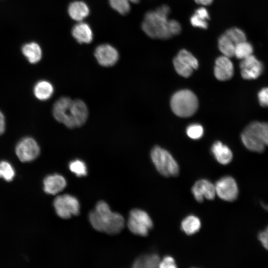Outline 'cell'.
<instances>
[{
  "label": "cell",
  "mask_w": 268,
  "mask_h": 268,
  "mask_svg": "<svg viewBox=\"0 0 268 268\" xmlns=\"http://www.w3.org/2000/svg\"><path fill=\"white\" fill-rule=\"evenodd\" d=\"M53 205L57 215L63 219L69 218L79 213L80 204L78 200L69 194L57 196Z\"/></svg>",
  "instance_id": "8"
},
{
  "label": "cell",
  "mask_w": 268,
  "mask_h": 268,
  "mask_svg": "<svg viewBox=\"0 0 268 268\" xmlns=\"http://www.w3.org/2000/svg\"><path fill=\"white\" fill-rule=\"evenodd\" d=\"M44 190L48 194L55 195L62 191L67 186V181L63 176L55 174L45 178Z\"/></svg>",
  "instance_id": "15"
},
{
  "label": "cell",
  "mask_w": 268,
  "mask_h": 268,
  "mask_svg": "<svg viewBox=\"0 0 268 268\" xmlns=\"http://www.w3.org/2000/svg\"><path fill=\"white\" fill-rule=\"evenodd\" d=\"M129 229L134 234L146 236L153 227V222L148 214L138 208L132 209L127 222Z\"/></svg>",
  "instance_id": "7"
},
{
  "label": "cell",
  "mask_w": 268,
  "mask_h": 268,
  "mask_svg": "<svg viewBox=\"0 0 268 268\" xmlns=\"http://www.w3.org/2000/svg\"><path fill=\"white\" fill-rule=\"evenodd\" d=\"M241 75L247 80L255 79L262 73L263 65L255 56L252 55L241 61L240 63Z\"/></svg>",
  "instance_id": "11"
},
{
  "label": "cell",
  "mask_w": 268,
  "mask_h": 268,
  "mask_svg": "<svg viewBox=\"0 0 268 268\" xmlns=\"http://www.w3.org/2000/svg\"><path fill=\"white\" fill-rule=\"evenodd\" d=\"M53 114L55 119L67 128L73 129L82 126L86 121L88 112L85 103L80 99L72 100L63 97L55 103Z\"/></svg>",
  "instance_id": "1"
},
{
  "label": "cell",
  "mask_w": 268,
  "mask_h": 268,
  "mask_svg": "<svg viewBox=\"0 0 268 268\" xmlns=\"http://www.w3.org/2000/svg\"><path fill=\"white\" fill-rule=\"evenodd\" d=\"M173 63L175 69L180 75L184 77H189L192 75L194 69L177 56L174 57Z\"/></svg>",
  "instance_id": "25"
},
{
  "label": "cell",
  "mask_w": 268,
  "mask_h": 268,
  "mask_svg": "<svg viewBox=\"0 0 268 268\" xmlns=\"http://www.w3.org/2000/svg\"><path fill=\"white\" fill-rule=\"evenodd\" d=\"M234 72V66L230 58L225 56L218 57L215 60L214 73L219 80L225 81L231 79Z\"/></svg>",
  "instance_id": "14"
},
{
  "label": "cell",
  "mask_w": 268,
  "mask_h": 268,
  "mask_svg": "<svg viewBox=\"0 0 268 268\" xmlns=\"http://www.w3.org/2000/svg\"><path fill=\"white\" fill-rule=\"evenodd\" d=\"M160 260L156 254H147L137 258L134 262V268H155L159 267Z\"/></svg>",
  "instance_id": "21"
},
{
  "label": "cell",
  "mask_w": 268,
  "mask_h": 268,
  "mask_svg": "<svg viewBox=\"0 0 268 268\" xmlns=\"http://www.w3.org/2000/svg\"><path fill=\"white\" fill-rule=\"evenodd\" d=\"M201 222L198 217L191 214L184 218L181 224L182 231L188 235L194 234L199 231Z\"/></svg>",
  "instance_id": "22"
},
{
  "label": "cell",
  "mask_w": 268,
  "mask_h": 268,
  "mask_svg": "<svg viewBox=\"0 0 268 268\" xmlns=\"http://www.w3.org/2000/svg\"><path fill=\"white\" fill-rule=\"evenodd\" d=\"M197 15L200 16V17L208 20L210 19L209 13L207 11V10L203 7H201L200 8H197L194 12Z\"/></svg>",
  "instance_id": "37"
},
{
  "label": "cell",
  "mask_w": 268,
  "mask_h": 268,
  "mask_svg": "<svg viewBox=\"0 0 268 268\" xmlns=\"http://www.w3.org/2000/svg\"><path fill=\"white\" fill-rule=\"evenodd\" d=\"M151 158L158 172L165 177L176 176L179 172L177 162L167 150L155 146L151 152Z\"/></svg>",
  "instance_id": "5"
},
{
  "label": "cell",
  "mask_w": 268,
  "mask_h": 268,
  "mask_svg": "<svg viewBox=\"0 0 268 268\" xmlns=\"http://www.w3.org/2000/svg\"><path fill=\"white\" fill-rule=\"evenodd\" d=\"M245 146L249 150L261 153L265 150L262 122L254 121L248 125L241 134Z\"/></svg>",
  "instance_id": "6"
},
{
  "label": "cell",
  "mask_w": 268,
  "mask_h": 268,
  "mask_svg": "<svg viewBox=\"0 0 268 268\" xmlns=\"http://www.w3.org/2000/svg\"><path fill=\"white\" fill-rule=\"evenodd\" d=\"M252 45L246 41L235 44L234 56L239 59L243 60L253 55Z\"/></svg>",
  "instance_id": "24"
},
{
  "label": "cell",
  "mask_w": 268,
  "mask_h": 268,
  "mask_svg": "<svg viewBox=\"0 0 268 268\" xmlns=\"http://www.w3.org/2000/svg\"><path fill=\"white\" fill-rule=\"evenodd\" d=\"M130 2L134 3H137L139 2L140 0H129Z\"/></svg>",
  "instance_id": "43"
},
{
  "label": "cell",
  "mask_w": 268,
  "mask_h": 268,
  "mask_svg": "<svg viewBox=\"0 0 268 268\" xmlns=\"http://www.w3.org/2000/svg\"><path fill=\"white\" fill-rule=\"evenodd\" d=\"M94 55L100 65L107 67L114 65L119 57L118 51L108 44L99 45L95 50Z\"/></svg>",
  "instance_id": "12"
},
{
  "label": "cell",
  "mask_w": 268,
  "mask_h": 268,
  "mask_svg": "<svg viewBox=\"0 0 268 268\" xmlns=\"http://www.w3.org/2000/svg\"><path fill=\"white\" fill-rule=\"evenodd\" d=\"M195 1L201 5H209L212 3L213 0H194Z\"/></svg>",
  "instance_id": "41"
},
{
  "label": "cell",
  "mask_w": 268,
  "mask_h": 268,
  "mask_svg": "<svg viewBox=\"0 0 268 268\" xmlns=\"http://www.w3.org/2000/svg\"><path fill=\"white\" fill-rule=\"evenodd\" d=\"M178 58L187 63L194 69L198 68L199 63L196 58L189 51L182 49L179 51L177 56Z\"/></svg>",
  "instance_id": "26"
},
{
  "label": "cell",
  "mask_w": 268,
  "mask_h": 268,
  "mask_svg": "<svg viewBox=\"0 0 268 268\" xmlns=\"http://www.w3.org/2000/svg\"><path fill=\"white\" fill-rule=\"evenodd\" d=\"M14 175V170L9 162L6 161L0 162V178H2L6 181H10Z\"/></svg>",
  "instance_id": "28"
},
{
  "label": "cell",
  "mask_w": 268,
  "mask_h": 268,
  "mask_svg": "<svg viewBox=\"0 0 268 268\" xmlns=\"http://www.w3.org/2000/svg\"><path fill=\"white\" fill-rule=\"evenodd\" d=\"M171 107L173 113L180 117H189L198 108V100L196 95L187 89L176 92L172 97Z\"/></svg>",
  "instance_id": "4"
},
{
  "label": "cell",
  "mask_w": 268,
  "mask_h": 268,
  "mask_svg": "<svg viewBox=\"0 0 268 268\" xmlns=\"http://www.w3.org/2000/svg\"><path fill=\"white\" fill-rule=\"evenodd\" d=\"M186 132L189 137L194 139H198L202 136L203 129L201 125L194 124L188 126Z\"/></svg>",
  "instance_id": "31"
},
{
  "label": "cell",
  "mask_w": 268,
  "mask_h": 268,
  "mask_svg": "<svg viewBox=\"0 0 268 268\" xmlns=\"http://www.w3.org/2000/svg\"><path fill=\"white\" fill-rule=\"evenodd\" d=\"M22 52L31 64H36L42 58L41 48L39 45L35 42H31L23 45L22 48Z\"/></svg>",
  "instance_id": "19"
},
{
  "label": "cell",
  "mask_w": 268,
  "mask_h": 268,
  "mask_svg": "<svg viewBox=\"0 0 268 268\" xmlns=\"http://www.w3.org/2000/svg\"><path fill=\"white\" fill-rule=\"evenodd\" d=\"M68 13L72 19L80 22L88 15L89 9L85 2L74 1L69 4Z\"/></svg>",
  "instance_id": "18"
},
{
  "label": "cell",
  "mask_w": 268,
  "mask_h": 268,
  "mask_svg": "<svg viewBox=\"0 0 268 268\" xmlns=\"http://www.w3.org/2000/svg\"><path fill=\"white\" fill-rule=\"evenodd\" d=\"M168 16L156 10H150L145 13L141 27L149 37L165 40L172 37L168 29Z\"/></svg>",
  "instance_id": "3"
},
{
  "label": "cell",
  "mask_w": 268,
  "mask_h": 268,
  "mask_svg": "<svg viewBox=\"0 0 268 268\" xmlns=\"http://www.w3.org/2000/svg\"><path fill=\"white\" fill-rule=\"evenodd\" d=\"M168 26L171 36L179 34L182 30L180 23L176 20H168Z\"/></svg>",
  "instance_id": "33"
},
{
  "label": "cell",
  "mask_w": 268,
  "mask_h": 268,
  "mask_svg": "<svg viewBox=\"0 0 268 268\" xmlns=\"http://www.w3.org/2000/svg\"><path fill=\"white\" fill-rule=\"evenodd\" d=\"M191 191L195 200L199 202H202L204 199L212 200L216 195L214 185L206 179L198 180Z\"/></svg>",
  "instance_id": "13"
},
{
  "label": "cell",
  "mask_w": 268,
  "mask_h": 268,
  "mask_svg": "<svg viewBox=\"0 0 268 268\" xmlns=\"http://www.w3.org/2000/svg\"><path fill=\"white\" fill-rule=\"evenodd\" d=\"M159 268H175L177 265L174 258L170 256H166L160 261Z\"/></svg>",
  "instance_id": "35"
},
{
  "label": "cell",
  "mask_w": 268,
  "mask_h": 268,
  "mask_svg": "<svg viewBox=\"0 0 268 268\" xmlns=\"http://www.w3.org/2000/svg\"><path fill=\"white\" fill-rule=\"evenodd\" d=\"M211 152L216 160L223 165L229 164L233 158V154L230 149L219 141L213 143Z\"/></svg>",
  "instance_id": "17"
},
{
  "label": "cell",
  "mask_w": 268,
  "mask_h": 268,
  "mask_svg": "<svg viewBox=\"0 0 268 268\" xmlns=\"http://www.w3.org/2000/svg\"><path fill=\"white\" fill-rule=\"evenodd\" d=\"M71 33L74 39L79 43L88 44L92 41L93 33L89 25L79 22L74 25Z\"/></svg>",
  "instance_id": "16"
},
{
  "label": "cell",
  "mask_w": 268,
  "mask_h": 268,
  "mask_svg": "<svg viewBox=\"0 0 268 268\" xmlns=\"http://www.w3.org/2000/svg\"><path fill=\"white\" fill-rule=\"evenodd\" d=\"M54 91L52 84L46 80H40L34 85L33 93L38 99L42 101L50 98Z\"/></svg>",
  "instance_id": "20"
},
{
  "label": "cell",
  "mask_w": 268,
  "mask_h": 268,
  "mask_svg": "<svg viewBox=\"0 0 268 268\" xmlns=\"http://www.w3.org/2000/svg\"><path fill=\"white\" fill-rule=\"evenodd\" d=\"M5 127V118L2 113L0 111V135L4 133Z\"/></svg>",
  "instance_id": "40"
},
{
  "label": "cell",
  "mask_w": 268,
  "mask_h": 268,
  "mask_svg": "<svg viewBox=\"0 0 268 268\" xmlns=\"http://www.w3.org/2000/svg\"><path fill=\"white\" fill-rule=\"evenodd\" d=\"M262 205L263 206V208L265 209L266 210L268 211V205H266L263 203H262Z\"/></svg>",
  "instance_id": "42"
},
{
  "label": "cell",
  "mask_w": 268,
  "mask_h": 268,
  "mask_svg": "<svg viewBox=\"0 0 268 268\" xmlns=\"http://www.w3.org/2000/svg\"><path fill=\"white\" fill-rule=\"evenodd\" d=\"M225 34L235 44L246 41L245 33L238 28H231L227 30Z\"/></svg>",
  "instance_id": "27"
},
{
  "label": "cell",
  "mask_w": 268,
  "mask_h": 268,
  "mask_svg": "<svg viewBox=\"0 0 268 268\" xmlns=\"http://www.w3.org/2000/svg\"><path fill=\"white\" fill-rule=\"evenodd\" d=\"M235 46V44L225 33L219 37L218 47L224 56L229 58L234 56Z\"/></svg>",
  "instance_id": "23"
},
{
  "label": "cell",
  "mask_w": 268,
  "mask_h": 268,
  "mask_svg": "<svg viewBox=\"0 0 268 268\" xmlns=\"http://www.w3.org/2000/svg\"><path fill=\"white\" fill-rule=\"evenodd\" d=\"M69 170L77 177L86 176L87 173V167L84 162L80 160H75L69 164Z\"/></svg>",
  "instance_id": "30"
},
{
  "label": "cell",
  "mask_w": 268,
  "mask_h": 268,
  "mask_svg": "<svg viewBox=\"0 0 268 268\" xmlns=\"http://www.w3.org/2000/svg\"><path fill=\"white\" fill-rule=\"evenodd\" d=\"M216 194L222 200L232 201L238 195V188L236 182L231 176H224L218 180L214 185Z\"/></svg>",
  "instance_id": "10"
},
{
  "label": "cell",
  "mask_w": 268,
  "mask_h": 268,
  "mask_svg": "<svg viewBox=\"0 0 268 268\" xmlns=\"http://www.w3.org/2000/svg\"><path fill=\"white\" fill-rule=\"evenodd\" d=\"M263 247L268 251V233L265 230L260 232L258 236Z\"/></svg>",
  "instance_id": "36"
},
{
  "label": "cell",
  "mask_w": 268,
  "mask_h": 268,
  "mask_svg": "<svg viewBox=\"0 0 268 268\" xmlns=\"http://www.w3.org/2000/svg\"><path fill=\"white\" fill-rule=\"evenodd\" d=\"M260 104L264 107H268V87L261 89L258 94Z\"/></svg>",
  "instance_id": "34"
},
{
  "label": "cell",
  "mask_w": 268,
  "mask_h": 268,
  "mask_svg": "<svg viewBox=\"0 0 268 268\" xmlns=\"http://www.w3.org/2000/svg\"><path fill=\"white\" fill-rule=\"evenodd\" d=\"M40 152V149L38 143L31 137H23L15 147L16 154L22 162L34 160L39 155Z\"/></svg>",
  "instance_id": "9"
},
{
  "label": "cell",
  "mask_w": 268,
  "mask_h": 268,
  "mask_svg": "<svg viewBox=\"0 0 268 268\" xmlns=\"http://www.w3.org/2000/svg\"><path fill=\"white\" fill-rule=\"evenodd\" d=\"M156 10L162 14L168 16L170 13V7L165 4L162 5L156 9Z\"/></svg>",
  "instance_id": "39"
},
{
  "label": "cell",
  "mask_w": 268,
  "mask_h": 268,
  "mask_svg": "<svg viewBox=\"0 0 268 268\" xmlns=\"http://www.w3.org/2000/svg\"><path fill=\"white\" fill-rule=\"evenodd\" d=\"M190 22L193 26L204 29H207L208 26L207 20L200 17L195 13L190 18Z\"/></svg>",
  "instance_id": "32"
},
{
  "label": "cell",
  "mask_w": 268,
  "mask_h": 268,
  "mask_svg": "<svg viewBox=\"0 0 268 268\" xmlns=\"http://www.w3.org/2000/svg\"><path fill=\"white\" fill-rule=\"evenodd\" d=\"M110 6L119 13L125 15L131 9L129 0H109Z\"/></svg>",
  "instance_id": "29"
},
{
  "label": "cell",
  "mask_w": 268,
  "mask_h": 268,
  "mask_svg": "<svg viewBox=\"0 0 268 268\" xmlns=\"http://www.w3.org/2000/svg\"><path fill=\"white\" fill-rule=\"evenodd\" d=\"M266 231L268 233V227L267 228Z\"/></svg>",
  "instance_id": "44"
},
{
  "label": "cell",
  "mask_w": 268,
  "mask_h": 268,
  "mask_svg": "<svg viewBox=\"0 0 268 268\" xmlns=\"http://www.w3.org/2000/svg\"><path fill=\"white\" fill-rule=\"evenodd\" d=\"M262 128L264 143L268 146V123L262 122Z\"/></svg>",
  "instance_id": "38"
},
{
  "label": "cell",
  "mask_w": 268,
  "mask_h": 268,
  "mask_svg": "<svg viewBox=\"0 0 268 268\" xmlns=\"http://www.w3.org/2000/svg\"><path fill=\"white\" fill-rule=\"evenodd\" d=\"M89 220L97 231L114 235L120 233L125 226L123 216L112 211L105 201H98L94 210L89 214Z\"/></svg>",
  "instance_id": "2"
}]
</instances>
